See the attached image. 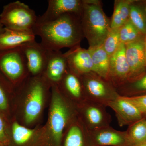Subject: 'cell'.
<instances>
[{
    "instance_id": "6da1fadb",
    "label": "cell",
    "mask_w": 146,
    "mask_h": 146,
    "mask_svg": "<svg viewBox=\"0 0 146 146\" xmlns=\"http://www.w3.org/2000/svg\"><path fill=\"white\" fill-rule=\"evenodd\" d=\"M33 31L40 36L41 43L49 51H60L80 44L84 36L80 16L66 14L55 21L36 24Z\"/></svg>"
},
{
    "instance_id": "7a4b0ae2",
    "label": "cell",
    "mask_w": 146,
    "mask_h": 146,
    "mask_svg": "<svg viewBox=\"0 0 146 146\" xmlns=\"http://www.w3.org/2000/svg\"><path fill=\"white\" fill-rule=\"evenodd\" d=\"M52 98L48 130L47 146H60L64 131L76 117V108L62 94L57 85L51 86Z\"/></svg>"
},
{
    "instance_id": "3957f363",
    "label": "cell",
    "mask_w": 146,
    "mask_h": 146,
    "mask_svg": "<svg viewBox=\"0 0 146 146\" xmlns=\"http://www.w3.org/2000/svg\"><path fill=\"white\" fill-rule=\"evenodd\" d=\"M80 19L84 36L89 47L102 45L111 28L110 20L103 10L101 2L83 1Z\"/></svg>"
},
{
    "instance_id": "277c9868",
    "label": "cell",
    "mask_w": 146,
    "mask_h": 146,
    "mask_svg": "<svg viewBox=\"0 0 146 146\" xmlns=\"http://www.w3.org/2000/svg\"><path fill=\"white\" fill-rule=\"evenodd\" d=\"M50 88V84L42 76H29L18 88L26 100L23 107V119L26 124H33L39 119Z\"/></svg>"
},
{
    "instance_id": "5b68a950",
    "label": "cell",
    "mask_w": 146,
    "mask_h": 146,
    "mask_svg": "<svg viewBox=\"0 0 146 146\" xmlns=\"http://www.w3.org/2000/svg\"><path fill=\"white\" fill-rule=\"evenodd\" d=\"M0 75L13 89L19 88L29 76L21 47L0 51Z\"/></svg>"
},
{
    "instance_id": "8992f818",
    "label": "cell",
    "mask_w": 146,
    "mask_h": 146,
    "mask_svg": "<svg viewBox=\"0 0 146 146\" xmlns=\"http://www.w3.org/2000/svg\"><path fill=\"white\" fill-rule=\"evenodd\" d=\"M37 18L33 9L23 3L16 1L3 7L0 14V22L6 28L33 31Z\"/></svg>"
},
{
    "instance_id": "52a82bcc",
    "label": "cell",
    "mask_w": 146,
    "mask_h": 146,
    "mask_svg": "<svg viewBox=\"0 0 146 146\" xmlns=\"http://www.w3.org/2000/svg\"><path fill=\"white\" fill-rule=\"evenodd\" d=\"M86 99L106 106L120 96L117 89L109 81L94 72L80 76Z\"/></svg>"
},
{
    "instance_id": "ba28073f",
    "label": "cell",
    "mask_w": 146,
    "mask_h": 146,
    "mask_svg": "<svg viewBox=\"0 0 146 146\" xmlns=\"http://www.w3.org/2000/svg\"><path fill=\"white\" fill-rule=\"evenodd\" d=\"M106 106L86 100L76 107L77 117L88 131L110 125L111 115L107 112Z\"/></svg>"
},
{
    "instance_id": "9c48e42d",
    "label": "cell",
    "mask_w": 146,
    "mask_h": 146,
    "mask_svg": "<svg viewBox=\"0 0 146 146\" xmlns=\"http://www.w3.org/2000/svg\"><path fill=\"white\" fill-rule=\"evenodd\" d=\"M21 47L26 60L29 76L43 75L49 51L35 40L25 43Z\"/></svg>"
},
{
    "instance_id": "30bf717a",
    "label": "cell",
    "mask_w": 146,
    "mask_h": 146,
    "mask_svg": "<svg viewBox=\"0 0 146 146\" xmlns=\"http://www.w3.org/2000/svg\"><path fill=\"white\" fill-rule=\"evenodd\" d=\"M129 66L125 55V47L121 43L117 50L110 58L109 73L108 81L116 89L129 81Z\"/></svg>"
},
{
    "instance_id": "8fae6325",
    "label": "cell",
    "mask_w": 146,
    "mask_h": 146,
    "mask_svg": "<svg viewBox=\"0 0 146 146\" xmlns=\"http://www.w3.org/2000/svg\"><path fill=\"white\" fill-rule=\"evenodd\" d=\"M145 37L125 45L126 57L130 70L129 82L137 79L146 72Z\"/></svg>"
},
{
    "instance_id": "7c38bea8",
    "label": "cell",
    "mask_w": 146,
    "mask_h": 146,
    "mask_svg": "<svg viewBox=\"0 0 146 146\" xmlns=\"http://www.w3.org/2000/svg\"><path fill=\"white\" fill-rule=\"evenodd\" d=\"M45 13L38 16L36 24H42L55 21L66 14L80 16L83 6L81 0H49Z\"/></svg>"
},
{
    "instance_id": "4fadbf2b",
    "label": "cell",
    "mask_w": 146,
    "mask_h": 146,
    "mask_svg": "<svg viewBox=\"0 0 146 146\" xmlns=\"http://www.w3.org/2000/svg\"><path fill=\"white\" fill-rule=\"evenodd\" d=\"M88 133L91 146H130L126 131L116 130L110 125Z\"/></svg>"
},
{
    "instance_id": "5bb4252c",
    "label": "cell",
    "mask_w": 146,
    "mask_h": 146,
    "mask_svg": "<svg viewBox=\"0 0 146 146\" xmlns=\"http://www.w3.org/2000/svg\"><path fill=\"white\" fill-rule=\"evenodd\" d=\"M107 107L111 108L115 112L120 127L129 126L144 117L138 108L125 97H118L109 102Z\"/></svg>"
},
{
    "instance_id": "9a60e30c",
    "label": "cell",
    "mask_w": 146,
    "mask_h": 146,
    "mask_svg": "<svg viewBox=\"0 0 146 146\" xmlns=\"http://www.w3.org/2000/svg\"><path fill=\"white\" fill-rule=\"evenodd\" d=\"M57 86L65 98L76 107L86 100L80 77L69 69Z\"/></svg>"
},
{
    "instance_id": "2e32d148",
    "label": "cell",
    "mask_w": 146,
    "mask_h": 146,
    "mask_svg": "<svg viewBox=\"0 0 146 146\" xmlns=\"http://www.w3.org/2000/svg\"><path fill=\"white\" fill-rule=\"evenodd\" d=\"M68 70L67 59L60 51H49L43 76L50 84L57 85Z\"/></svg>"
},
{
    "instance_id": "e0dca14e",
    "label": "cell",
    "mask_w": 146,
    "mask_h": 146,
    "mask_svg": "<svg viewBox=\"0 0 146 146\" xmlns=\"http://www.w3.org/2000/svg\"><path fill=\"white\" fill-rule=\"evenodd\" d=\"M68 63V69L78 76L93 72V65L91 55L88 49L80 44L70 48L64 53Z\"/></svg>"
},
{
    "instance_id": "ac0fdd59",
    "label": "cell",
    "mask_w": 146,
    "mask_h": 146,
    "mask_svg": "<svg viewBox=\"0 0 146 146\" xmlns=\"http://www.w3.org/2000/svg\"><path fill=\"white\" fill-rule=\"evenodd\" d=\"M60 146H91L88 131L77 115L66 127Z\"/></svg>"
},
{
    "instance_id": "d6986e66",
    "label": "cell",
    "mask_w": 146,
    "mask_h": 146,
    "mask_svg": "<svg viewBox=\"0 0 146 146\" xmlns=\"http://www.w3.org/2000/svg\"><path fill=\"white\" fill-rule=\"evenodd\" d=\"M32 31H23L4 27L0 33V51L11 49L21 47L27 42L35 40Z\"/></svg>"
},
{
    "instance_id": "ffe728a7",
    "label": "cell",
    "mask_w": 146,
    "mask_h": 146,
    "mask_svg": "<svg viewBox=\"0 0 146 146\" xmlns=\"http://www.w3.org/2000/svg\"><path fill=\"white\" fill-rule=\"evenodd\" d=\"M93 65V72L107 80L109 73L110 58L102 45L88 48Z\"/></svg>"
},
{
    "instance_id": "44dd1931",
    "label": "cell",
    "mask_w": 146,
    "mask_h": 146,
    "mask_svg": "<svg viewBox=\"0 0 146 146\" xmlns=\"http://www.w3.org/2000/svg\"><path fill=\"white\" fill-rule=\"evenodd\" d=\"M133 2L131 0H116L115 1L114 9L110 20L111 28H119L129 19L131 5Z\"/></svg>"
},
{
    "instance_id": "7402d4cb",
    "label": "cell",
    "mask_w": 146,
    "mask_h": 146,
    "mask_svg": "<svg viewBox=\"0 0 146 146\" xmlns=\"http://www.w3.org/2000/svg\"><path fill=\"white\" fill-rule=\"evenodd\" d=\"M130 146H138L146 142V118L133 123L126 131Z\"/></svg>"
},
{
    "instance_id": "603a6c76",
    "label": "cell",
    "mask_w": 146,
    "mask_h": 146,
    "mask_svg": "<svg viewBox=\"0 0 146 146\" xmlns=\"http://www.w3.org/2000/svg\"><path fill=\"white\" fill-rule=\"evenodd\" d=\"M120 96L131 97L146 94V72L139 78L117 89Z\"/></svg>"
},
{
    "instance_id": "cb8c5ba5",
    "label": "cell",
    "mask_w": 146,
    "mask_h": 146,
    "mask_svg": "<svg viewBox=\"0 0 146 146\" xmlns=\"http://www.w3.org/2000/svg\"><path fill=\"white\" fill-rule=\"evenodd\" d=\"M129 20L141 34L146 36V14L140 7L134 4V1L131 5Z\"/></svg>"
},
{
    "instance_id": "d4e9b609",
    "label": "cell",
    "mask_w": 146,
    "mask_h": 146,
    "mask_svg": "<svg viewBox=\"0 0 146 146\" xmlns=\"http://www.w3.org/2000/svg\"><path fill=\"white\" fill-rule=\"evenodd\" d=\"M119 34L121 43L125 45L135 42L145 36L134 26L129 19L119 28Z\"/></svg>"
},
{
    "instance_id": "484cf974",
    "label": "cell",
    "mask_w": 146,
    "mask_h": 146,
    "mask_svg": "<svg viewBox=\"0 0 146 146\" xmlns=\"http://www.w3.org/2000/svg\"><path fill=\"white\" fill-rule=\"evenodd\" d=\"M121 44L119 28H111L102 46L110 57L117 51Z\"/></svg>"
},
{
    "instance_id": "4316f807",
    "label": "cell",
    "mask_w": 146,
    "mask_h": 146,
    "mask_svg": "<svg viewBox=\"0 0 146 146\" xmlns=\"http://www.w3.org/2000/svg\"><path fill=\"white\" fill-rule=\"evenodd\" d=\"M13 88L0 75V110L4 111L8 107L7 92L12 91Z\"/></svg>"
},
{
    "instance_id": "83f0119b",
    "label": "cell",
    "mask_w": 146,
    "mask_h": 146,
    "mask_svg": "<svg viewBox=\"0 0 146 146\" xmlns=\"http://www.w3.org/2000/svg\"><path fill=\"white\" fill-rule=\"evenodd\" d=\"M125 98L135 105L140 110L144 117L146 118V94L137 96Z\"/></svg>"
},
{
    "instance_id": "f1b7e54d",
    "label": "cell",
    "mask_w": 146,
    "mask_h": 146,
    "mask_svg": "<svg viewBox=\"0 0 146 146\" xmlns=\"http://www.w3.org/2000/svg\"><path fill=\"white\" fill-rule=\"evenodd\" d=\"M0 143L3 146H9V137L6 132L4 123L0 117Z\"/></svg>"
},
{
    "instance_id": "f546056e",
    "label": "cell",
    "mask_w": 146,
    "mask_h": 146,
    "mask_svg": "<svg viewBox=\"0 0 146 146\" xmlns=\"http://www.w3.org/2000/svg\"><path fill=\"white\" fill-rule=\"evenodd\" d=\"M4 28V27L3 26L2 24L0 22V33L3 30Z\"/></svg>"
},
{
    "instance_id": "4dcf8cb0",
    "label": "cell",
    "mask_w": 146,
    "mask_h": 146,
    "mask_svg": "<svg viewBox=\"0 0 146 146\" xmlns=\"http://www.w3.org/2000/svg\"><path fill=\"white\" fill-rule=\"evenodd\" d=\"M145 56L146 61V35L145 36Z\"/></svg>"
},
{
    "instance_id": "1f68e13d",
    "label": "cell",
    "mask_w": 146,
    "mask_h": 146,
    "mask_svg": "<svg viewBox=\"0 0 146 146\" xmlns=\"http://www.w3.org/2000/svg\"><path fill=\"white\" fill-rule=\"evenodd\" d=\"M138 146H146V143H144L141 144Z\"/></svg>"
},
{
    "instance_id": "d6a6232c",
    "label": "cell",
    "mask_w": 146,
    "mask_h": 146,
    "mask_svg": "<svg viewBox=\"0 0 146 146\" xmlns=\"http://www.w3.org/2000/svg\"><path fill=\"white\" fill-rule=\"evenodd\" d=\"M0 146H3L2 145V144L1 143H0Z\"/></svg>"
},
{
    "instance_id": "836d02e7",
    "label": "cell",
    "mask_w": 146,
    "mask_h": 146,
    "mask_svg": "<svg viewBox=\"0 0 146 146\" xmlns=\"http://www.w3.org/2000/svg\"><path fill=\"white\" fill-rule=\"evenodd\" d=\"M145 12H146V7H145Z\"/></svg>"
}]
</instances>
